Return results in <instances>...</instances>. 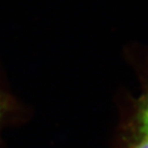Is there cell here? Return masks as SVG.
I'll list each match as a JSON object with an SVG mask.
<instances>
[{
  "instance_id": "6da1fadb",
  "label": "cell",
  "mask_w": 148,
  "mask_h": 148,
  "mask_svg": "<svg viewBox=\"0 0 148 148\" xmlns=\"http://www.w3.org/2000/svg\"><path fill=\"white\" fill-rule=\"evenodd\" d=\"M141 82V92L132 100L130 110L123 125L148 134V64L139 61L136 64Z\"/></svg>"
},
{
  "instance_id": "7a4b0ae2",
  "label": "cell",
  "mask_w": 148,
  "mask_h": 148,
  "mask_svg": "<svg viewBox=\"0 0 148 148\" xmlns=\"http://www.w3.org/2000/svg\"><path fill=\"white\" fill-rule=\"evenodd\" d=\"M27 116L25 106L0 83V148H3L1 139L3 130L24 123Z\"/></svg>"
},
{
  "instance_id": "3957f363",
  "label": "cell",
  "mask_w": 148,
  "mask_h": 148,
  "mask_svg": "<svg viewBox=\"0 0 148 148\" xmlns=\"http://www.w3.org/2000/svg\"><path fill=\"white\" fill-rule=\"evenodd\" d=\"M114 148H148V134L121 125Z\"/></svg>"
}]
</instances>
